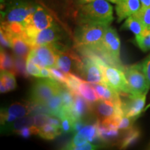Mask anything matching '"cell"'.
<instances>
[{"instance_id": "obj_1", "label": "cell", "mask_w": 150, "mask_h": 150, "mask_svg": "<svg viewBox=\"0 0 150 150\" xmlns=\"http://www.w3.org/2000/svg\"><path fill=\"white\" fill-rule=\"evenodd\" d=\"M81 24L101 23L109 24L113 20V10L107 0H95L82 5L79 10Z\"/></svg>"}, {"instance_id": "obj_2", "label": "cell", "mask_w": 150, "mask_h": 150, "mask_svg": "<svg viewBox=\"0 0 150 150\" xmlns=\"http://www.w3.org/2000/svg\"><path fill=\"white\" fill-rule=\"evenodd\" d=\"M109 25L101 23L81 24L74 34V41L78 47L95 46L104 38Z\"/></svg>"}, {"instance_id": "obj_3", "label": "cell", "mask_w": 150, "mask_h": 150, "mask_svg": "<svg viewBox=\"0 0 150 150\" xmlns=\"http://www.w3.org/2000/svg\"><path fill=\"white\" fill-rule=\"evenodd\" d=\"M53 25L54 20L51 15L43 7L37 6L34 12L28 17L24 25L28 42L32 47V41L38 33Z\"/></svg>"}, {"instance_id": "obj_4", "label": "cell", "mask_w": 150, "mask_h": 150, "mask_svg": "<svg viewBox=\"0 0 150 150\" xmlns=\"http://www.w3.org/2000/svg\"><path fill=\"white\" fill-rule=\"evenodd\" d=\"M63 83L50 78L38 81L31 91L30 99L33 104L45 105L56 94L61 92Z\"/></svg>"}, {"instance_id": "obj_5", "label": "cell", "mask_w": 150, "mask_h": 150, "mask_svg": "<svg viewBox=\"0 0 150 150\" xmlns=\"http://www.w3.org/2000/svg\"><path fill=\"white\" fill-rule=\"evenodd\" d=\"M124 71L130 94L138 95L147 93L150 86L144 72L142 64L132 65L125 68Z\"/></svg>"}, {"instance_id": "obj_6", "label": "cell", "mask_w": 150, "mask_h": 150, "mask_svg": "<svg viewBox=\"0 0 150 150\" xmlns=\"http://www.w3.org/2000/svg\"><path fill=\"white\" fill-rule=\"evenodd\" d=\"M54 45L58 52V68L65 74L79 72L83 60L72 50L60 46L57 42H54Z\"/></svg>"}, {"instance_id": "obj_7", "label": "cell", "mask_w": 150, "mask_h": 150, "mask_svg": "<svg viewBox=\"0 0 150 150\" xmlns=\"http://www.w3.org/2000/svg\"><path fill=\"white\" fill-rule=\"evenodd\" d=\"M125 70L113 65H106L103 67V74L105 83L120 93L130 94L129 86L125 77Z\"/></svg>"}, {"instance_id": "obj_8", "label": "cell", "mask_w": 150, "mask_h": 150, "mask_svg": "<svg viewBox=\"0 0 150 150\" xmlns=\"http://www.w3.org/2000/svg\"><path fill=\"white\" fill-rule=\"evenodd\" d=\"M91 111L101 122L110 120L117 115H125L122 104L106 99H98L91 104Z\"/></svg>"}, {"instance_id": "obj_9", "label": "cell", "mask_w": 150, "mask_h": 150, "mask_svg": "<svg viewBox=\"0 0 150 150\" xmlns=\"http://www.w3.org/2000/svg\"><path fill=\"white\" fill-rule=\"evenodd\" d=\"M36 6L24 2L15 3L8 8L3 22L7 24H19L24 27L27 18L34 12Z\"/></svg>"}, {"instance_id": "obj_10", "label": "cell", "mask_w": 150, "mask_h": 150, "mask_svg": "<svg viewBox=\"0 0 150 150\" xmlns=\"http://www.w3.org/2000/svg\"><path fill=\"white\" fill-rule=\"evenodd\" d=\"M99 46L112 61L115 62L119 66L122 67L120 61V40L115 29L111 27H108Z\"/></svg>"}, {"instance_id": "obj_11", "label": "cell", "mask_w": 150, "mask_h": 150, "mask_svg": "<svg viewBox=\"0 0 150 150\" xmlns=\"http://www.w3.org/2000/svg\"><path fill=\"white\" fill-rule=\"evenodd\" d=\"M147 93L138 95L127 93L120 95L124 115L131 117L140 115L145 106Z\"/></svg>"}, {"instance_id": "obj_12", "label": "cell", "mask_w": 150, "mask_h": 150, "mask_svg": "<svg viewBox=\"0 0 150 150\" xmlns=\"http://www.w3.org/2000/svg\"><path fill=\"white\" fill-rule=\"evenodd\" d=\"M99 138L97 122L94 125L85 126L76 133L74 138L65 147L66 149H74L79 146L83 145L88 142H93Z\"/></svg>"}, {"instance_id": "obj_13", "label": "cell", "mask_w": 150, "mask_h": 150, "mask_svg": "<svg viewBox=\"0 0 150 150\" xmlns=\"http://www.w3.org/2000/svg\"><path fill=\"white\" fill-rule=\"evenodd\" d=\"M31 50L45 67H57L58 52L54 43L38 45L33 47Z\"/></svg>"}, {"instance_id": "obj_14", "label": "cell", "mask_w": 150, "mask_h": 150, "mask_svg": "<svg viewBox=\"0 0 150 150\" xmlns=\"http://www.w3.org/2000/svg\"><path fill=\"white\" fill-rule=\"evenodd\" d=\"M61 30L54 24L52 27L43 29L38 33L32 41V47L57 42L61 38Z\"/></svg>"}, {"instance_id": "obj_15", "label": "cell", "mask_w": 150, "mask_h": 150, "mask_svg": "<svg viewBox=\"0 0 150 150\" xmlns=\"http://www.w3.org/2000/svg\"><path fill=\"white\" fill-rule=\"evenodd\" d=\"M141 6L140 0H120L115 6L118 22H121L136 13Z\"/></svg>"}, {"instance_id": "obj_16", "label": "cell", "mask_w": 150, "mask_h": 150, "mask_svg": "<svg viewBox=\"0 0 150 150\" xmlns=\"http://www.w3.org/2000/svg\"><path fill=\"white\" fill-rule=\"evenodd\" d=\"M91 110V104L86 100L79 94H75L74 101L69 109V115L74 120L82 119Z\"/></svg>"}, {"instance_id": "obj_17", "label": "cell", "mask_w": 150, "mask_h": 150, "mask_svg": "<svg viewBox=\"0 0 150 150\" xmlns=\"http://www.w3.org/2000/svg\"><path fill=\"white\" fill-rule=\"evenodd\" d=\"M13 50L15 55L27 59L29 52L32 50V47L28 42L25 37V32L23 34L16 35L11 37Z\"/></svg>"}, {"instance_id": "obj_18", "label": "cell", "mask_w": 150, "mask_h": 150, "mask_svg": "<svg viewBox=\"0 0 150 150\" xmlns=\"http://www.w3.org/2000/svg\"><path fill=\"white\" fill-rule=\"evenodd\" d=\"M33 110L31 104L29 103L16 102L11 104L7 109L4 110L7 113L14 116L16 118H22L29 115Z\"/></svg>"}, {"instance_id": "obj_19", "label": "cell", "mask_w": 150, "mask_h": 150, "mask_svg": "<svg viewBox=\"0 0 150 150\" xmlns=\"http://www.w3.org/2000/svg\"><path fill=\"white\" fill-rule=\"evenodd\" d=\"M79 94L86 100H87L90 104H93V102L99 99L92 83L90 82H86L85 81L79 86Z\"/></svg>"}, {"instance_id": "obj_20", "label": "cell", "mask_w": 150, "mask_h": 150, "mask_svg": "<svg viewBox=\"0 0 150 150\" xmlns=\"http://www.w3.org/2000/svg\"><path fill=\"white\" fill-rule=\"evenodd\" d=\"M44 106L49 115L57 117L63 108V100H62L61 92L52 97Z\"/></svg>"}, {"instance_id": "obj_21", "label": "cell", "mask_w": 150, "mask_h": 150, "mask_svg": "<svg viewBox=\"0 0 150 150\" xmlns=\"http://www.w3.org/2000/svg\"><path fill=\"white\" fill-rule=\"evenodd\" d=\"M123 27L132 31L136 36L140 35L145 31V29H147L139 19L134 15L127 18Z\"/></svg>"}, {"instance_id": "obj_22", "label": "cell", "mask_w": 150, "mask_h": 150, "mask_svg": "<svg viewBox=\"0 0 150 150\" xmlns=\"http://www.w3.org/2000/svg\"><path fill=\"white\" fill-rule=\"evenodd\" d=\"M62 129L50 123H47L39 129L38 135L45 140H53L61 134Z\"/></svg>"}, {"instance_id": "obj_23", "label": "cell", "mask_w": 150, "mask_h": 150, "mask_svg": "<svg viewBox=\"0 0 150 150\" xmlns=\"http://www.w3.org/2000/svg\"><path fill=\"white\" fill-rule=\"evenodd\" d=\"M1 71L5 70L11 72L16 75L15 72V63L13 56H11L7 52L1 50V59H0Z\"/></svg>"}, {"instance_id": "obj_24", "label": "cell", "mask_w": 150, "mask_h": 150, "mask_svg": "<svg viewBox=\"0 0 150 150\" xmlns=\"http://www.w3.org/2000/svg\"><path fill=\"white\" fill-rule=\"evenodd\" d=\"M75 94L67 87L65 84H63L61 91V95L63 100V107L66 109H70L72 107L74 101Z\"/></svg>"}, {"instance_id": "obj_25", "label": "cell", "mask_w": 150, "mask_h": 150, "mask_svg": "<svg viewBox=\"0 0 150 150\" xmlns=\"http://www.w3.org/2000/svg\"><path fill=\"white\" fill-rule=\"evenodd\" d=\"M1 81L3 82L7 91H13L16 88L17 83L15 74L8 71H1Z\"/></svg>"}, {"instance_id": "obj_26", "label": "cell", "mask_w": 150, "mask_h": 150, "mask_svg": "<svg viewBox=\"0 0 150 150\" xmlns=\"http://www.w3.org/2000/svg\"><path fill=\"white\" fill-rule=\"evenodd\" d=\"M83 81H84L79 77L77 75H75L73 73H69L67 74L65 85L74 93L79 94V86Z\"/></svg>"}, {"instance_id": "obj_27", "label": "cell", "mask_w": 150, "mask_h": 150, "mask_svg": "<svg viewBox=\"0 0 150 150\" xmlns=\"http://www.w3.org/2000/svg\"><path fill=\"white\" fill-rule=\"evenodd\" d=\"M137 45L143 52L150 50V29H145L140 35L136 36Z\"/></svg>"}, {"instance_id": "obj_28", "label": "cell", "mask_w": 150, "mask_h": 150, "mask_svg": "<svg viewBox=\"0 0 150 150\" xmlns=\"http://www.w3.org/2000/svg\"><path fill=\"white\" fill-rule=\"evenodd\" d=\"M13 58L16 75H20V76H22L24 77H28L29 73L27 72V67H25V62L27 61V59H24V58L16 55H15Z\"/></svg>"}, {"instance_id": "obj_29", "label": "cell", "mask_w": 150, "mask_h": 150, "mask_svg": "<svg viewBox=\"0 0 150 150\" xmlns=\"http://www.w3.org/2000/svg\"><path fill=\"white\" fill-rule=\"evenodd\" d=\"M10 125V128L14 131L15 132H17L20 129L23 128L24 127H30L34 125V119L33 117L31 116H25V117L19 118L18 120L13 122V123H11Z\"/></svg>"}, {"instance_id": "obj_30", "label": "cell", "mask_w": 150, "mask_h": 150, "mask_svg": "<svg viewBox=\"0 0 150 150\" xmlns=\"http://www.w3.org/2000/svg\"><path fill=\"white\" fill-rule=\"evenodd\" d=\"M140 133L138 129L136 128H131L129 129L128 133L126 134L122 141L121 142L120 147L122 148H125L129 147L131 144H133L138 140V138L140 137Z\"/></svg>"}, {"instance_id": "obj_31", "label": "cell", "mask_w": 150, "mask_h": 150, "mask_svg": "<svg viewBox=\"0 0 150 150\" xmlns=\"http://www.w3.org/2000/svg\"><path fill=\"white\" fill-rule=\"evenodd\" d=\"M147 29H150V7L141 6L140 10L134 14Z\"/></svg>"}, {"instance_id": "obj_32", "label": "cell", "mask_w": 150, "mask_h": 150, "mask_svg": "<svg viewBox=\"0 0 150 150\" xmlns=\"http://www.w3.org/2000/svg\"><path fill=\"white\" fill-rule=\"evenodd\" d=\"M137 117H131L124 115L120 120V122L117 125V128L120 130H129L133 127L135 120H136Z\"/></svg>"}, {"instance_id": "obj_33", "label": "cell", "mask_w": 150, "mask_h": 150, "mask_svg": "<svg viewBox=\"0 0 150 150\" xmlns=\"http://www.w3.org/2000/svg\"><path fill=\"white\" fill-rule=\"evenodd\" d=\"M49 69H50L52 74V79L56 80L60 83L65 84L67 78V74H65L58 67H51Z\"/></svg>"}, {"instance_id": "obj_34", "label": "cell", "mask_w": 150, "mask_h": 150, "mask_svg": "<svg viewBox=\"0 0 150 150\" xmlns=\"http://www.w3.org/2000/svg\"><path fill=\"white\" fill-rule=\"evenodd\" d=\"M26 67H27V72L29 73V74L36 76V77H41L40 67L28 59H27V61H26Z\"/></svg>"}, {"instance_id": "obj_35", "label": "cell", "mask_w": 150, "mask_h": 150, "mask_svg": "<svg viewBox=\"0 0 150 150\" xmlns=\"http://www.w3.org/2000/svg\"><path fill=\"white\" fill-rule=\"evenodd\" d=\"M50 117V115L45 113H39L35 115L33 117L34 119V126L36 127L38 129H40L42 126L47 123H48L49 119Z\"/></svg>"}, {"instance_id": "obj_36", "label": "cell", "mask_w": 150, "mask_h": 150, "mask_svg": "<svg viewBox=\"0 0 150 150\" xmlns=\"http://www.w3.org/2000/svg\"><path fill=\"white\" fill-rule=\"evenodd\" d=\"M61 120V129L63 132L67 133L72 131V127L73 124H74V120L70 117V115H66Z\"/></svg>"}, {"instance_id": "obj_37", "label": "cell", "mask_w": 150, "mask_h": 150, "mask_svg": "<svg viewBox=\"0 0 150 150\" xmlns=\"http://www.w3.org/2000/svg\"><path fill=\"white\" fill-rule=\"evenodd\" d=\"M0 39H1V47H12L10 35L2 28H1V30H0Z\"/></svg>"}, {"instance_id": "obj_38", "label": "cell", "mask_w": 150, "mask_h": 150, "mask_svg": "<svg viewBox=\"0 0 150 150\" xmlns=\"http://www.w3.org/2000/svg\"><path fill=\"white\" fill-rule=\"evenodd\" d=\"M144 72H145L146 77L150 86V56L142 63Z\"/></svg>"}, {"instance_id": "obj_39", "label": "cell", "mask_w": 150, "mask_h": 150, "mask_svg": "<svg viewBox=\"0 0 150 150\" xmlns=\"http://www.w3.org/2000/svg\"><path fill=\"white\" fill-rule=\"evenodd\" d=\"M84 127H85V125H84L83 122L82 121V119L75 120L74 122V124H73L72 132L77 133L78 131H79L81 130V129H83Z\"/></svg>"}, {"instance_id": "obj_40", "label": "cell", "mask_w": 150, "mask_h": 150, "mask_svg": "<svg viewBox=\"0 0 150 150\" xmlns=\"http://www.w3.org/2000/svg\"><path fill=\"white\" fill-rule=\"evenodd\" d=\"M96 146L93 145V144L90 143V142H86L83 145L79 146V147H76L74 149L76 150H91V149H96Z\"/></svg>"}, {"instance_id": "obj_41", "label": "cell", "mask_w": 150, "mask_h": 150, "mask_svg": "<svg viewBox=\"0 0 150 150\" xmlns=\"http://www.w3.org/2000/svg\"><path fill=\"white\" fill-rule=\"evenodd\" d=\"M41 77L52 79V74L50 69L47 67H43L41 69Z\"/></svg>"}, {"instance_id": "obj_42", "label": "cell", "mask_w": 150, "mask_h": 150, "mask_svg": "<svg viewBox=\"0 0 150 150\" xmlns=\"http://www.w3.org/2000/svg\"><path fill=\"white\" fill-rule=\"evenodd\" d=\"M142 6L150 7V0H140Z\"/></svg>"}, {"instance_id": "obj_43", "label": "cell", "mask_w": 150, "mask_h": 150, "mask_svg": "<svg viewBox=\"0 0 150 150\" xmlns=\"http://www.w3.org/2000/svg\"><path fill=\"white\" fill-rule=\"evenodd\" d=\"M93 1H95V0H77L78 3L81 5H84L86 4H89Z\"/></svg>"}, {"instance_id": "obj_44", "label": "cell", "mask_w": 150, "mask_h": 150, "mask_svg": "<svg viewBox=\"0 0 150 150\" xmlns=\"http://www.w3.org/2000/svg\"><path fill=\"white\" fill-rule=\"evenodd\" d=\"M107 1H110V2H111V3H113V4H117L119 2L120 0H107Z\"/></svg>"}]
</instances>
